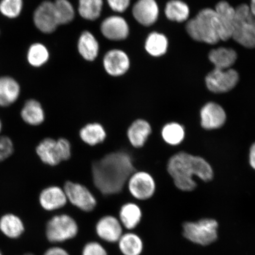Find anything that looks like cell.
<instances>
[{"instance_id":"obj_1","label":"cell","mask_w":255,"mask_h":255,"mask_svg":"<svg viewBox=\"0 0 255 255\" xmlns=\"http://www.w3.org/2000/svg\"><path fill=\"white\" fill-rule=\"evenodd\" d=\"M92 171L96 187L102 193L110 195L121 192L135 170L130 155L126 152L118 151L95 161Z\"/></svg>"},{"instance_id":"obj_2","label":"cell","mask_w":255,"mask_h":255,"mask_svg":"<svg viewBox=\"0 0 255 255\" xmlns=\"http://www.w3.org/2000/svg\"><path fill=\"white\" fill-rule=\"evenodd\" d=\"M167 171L173 178L175 186L183 191H191L196 189V176L205 182L213 179V168L205 158L180 152L172 156L167 164Z\"/></svg>"},{"instance_id":"obj_3","label":"cell","mask_w":255,"mask_h":255,"mask_svg":"<svg viewBox=\"0 0 255 255\" xmlns=\"http://www.w3.org/2000/svg\"><path fill=\"white\" fill-rule=\"evenodd\" d=\"M232 38L244 47H255V17L247 4L239 5L235 8Z\"/></svg>"},{"instance_id":"obj_4","label":"cell","mask_w":255,"mask_h":255,"mask_svg":"<svg viewBox=\"0 0 255 255\" xmlns=\"http://www.w3.org/2000/svg\"><path fill=\"white\" fill-rule=\"evenodd\" d=\"M215 9L204 8L199 12L195 17L187 22L186 30L194 40L209 44H215L220 40L213 26L212 18Z\"/></svg>"},{"instance_id":"obj_5","label":"cell","mask_w":255,"mask_h":255,"mask_svg":"<svg viewBox=\"0 0 255 255\" xmlns=\"http://www.w3.org/2000/svg\"><path fill=\"white\" fill-rule=\"evenodd\" d=\"M218 223L212 219H203L196 222H186L183 225V235L194 244L207 246L218 238Z\"/></svg>"},{"instance_id":"obj_6","label":"cell","mask_w":255,"mask_h":255,"mask_svg":"<svg viewBox=\"0 0 255 255\" xmlns=\"http://www.w3.org/2000/svg\"><path fill=\"white\" fill-rule=\"evenodd\" d=\"M46 232L48 240L57 243L75 238L78 233V226L69 215H56L48 222Z\"/></svg>"},{"instance_id":"obj_7","label":"cell","mask_w":255,"mask_h":255,"mask_svg":"<svg viewBox=\"0 0 255 255\" xmlns=\"http://www.w3.org/2000/svg\"><path fill=\"white\" fill-rule=\"evenodd\" d=\"M235 15V8L228 2L220 1L216 5L212 22L220 40L227 41L232 37Z\"/></svg>"},{"instance_id":"obj_8","label":"cell","mask_w":255,"mask_h":255,"mask_svg":"<svg viewBox=\"0 0 255 255\" xmlns=\"http://www.w3.org/2000/svg\"><path fill=\"white\" fill-rule=\"evenodd\" d=\"M239 80L238 73L235 69H215L206 77V84L210 91L215 94L226 93L237 86Z\"/></svg>"},{"instance_id":"obj_9","label":"cell","mask_w":255,"mask_h":255,"mask_svg":"<svg viewBox=\"0 0 255 255\" xmlns=\"http://www.w3.org/2000/svg\"><path fill=\"white\" fill-rule=\"evenodd\" d=\"M67 199L82 211H92L97 206V200L87 187L73 181H67L63 188Z\"/></svg>"},{"instance_id":"obj_10","label":"cell","mask_w":255,"mask_h":255,"mask_svg":"<svg viewBox=\"0 0 255 255\" xmlns=\"http://www.w3.org/2000/svg\"><path fill=\"white\" fill-rule=\"evenodd\" d=\"M129 193L136 199L145 200L154 195L156 184L154 178L145 171H135L127 181Z\"/></svg>"},{"instance_id":"obj_11","label":"cell","mask_w":255,"mask_h":255,"mask_svg":"<svg viewBox=\"0 0 255 255\" xmlns=\"http://www.w3.org/2000/svg\"><path fill=\"white\" fill-rule=\"evenodd\" d=\"M35 26L43 33L50 34L56 30L57 22L53 2L44 1L38 6L34 12Z\"/></svg>"},{"instance_id":"obj_12","label":"cell","mask_w":255,"mask_h":255,"mask_svg":"<svg viewBox=\"0 0 255 255\" xmlns=\"http://www.w3.org/2000/svg\"><path fill=\"white\" fill-rule=\"evenodd\" d=\"M227 116L224 109L218 104L207 103L200 111L201 126L207 130L219 129L224 126Z\"/></svg>"},{"instance_id":"obj_13","label":"cell","mask_w":255,"mask_h":255,"mask_svg":"<svg viewBox=\"0 0 255 255\" xmlns=\"http://www.w3.org/2000/svg\"><path fill=\"white\" fill-rule=\"evenodd\" d=\"M101 31L107 39L121 41L128 36L129 27L125 18L120 15H112L102 22Z\"/></svg>"},{"instance_id":"obj_14","label":"cell","mask_w":255,"mask_h":255,"mask_svg":"<svg viewBox=\"0 0 255 255\" xmlns=\"http://www.w3.org/2000/svg\"><path fill=\"white\" fill-rule=\"evenodd\" d=\"M103 64L105 71L112 76H120L125 74L130 67V60L123 50L113 49L105 54Z\"/></svg>"},{"instance_id":"obj_15","label":"cell","mask_w":255,"mask_h":255,"mask_svg":"<svg viewBox=\"0 0 255 255\" xmlns=\"http://www.w3.org/2000/svg\"><path fill=\"white\" fill-rule=\"evenodd\" d=\"M132 14L136 21L144 26H150L157 21L159 8L155 0H138L132 8Z\"/></svg>"},{"instance_id":"obj_16","label":"cell","mask_w":255,"mask_h":255,"mask_svg":"<svg viewBox=\"0 0 255 255\" xmlns=\"http://www.w3.org/2000/svg\"><path fill=\"white\" fill-rule=\"evenodd\" d=\"M99 237L108 242H117L123 235L122 224L119 219L113 216L102 218L96 226Z\"/></svg>"},{"instance_id":"obj_17","label":"cell","mask_w":255,"mask_h":255,"mask_svg":"<svg viewBox=\"0 0 255 255\" xmlns=\"http://www.w3.org/2000/svg\"><path fill=\"white\" fill-rule=\"evenodd\" d=\"M68 199L64 189L56 186L45 188L41 191L39 203L41 207L47 211H53L65 206Z\"/></svg>"},{"instance_id":"obj_18","label":"cell","mask_w":255,"mask_h":255,"mask_svg":"<svg viewBox=\"0 0 255 255\" xmlns=\"http://www.w3.org/2000/svg\"><path fill=\"white\" fill-rule=\"evenodd\" d=\"M36 152L40 160L50 166H55L63 161L57 140L53 138L42 140L37 146Z\"/></svg>"},{"instance_id":"obj_19","label":"cell","mask_w":255,"mask_h":255,"mask_svg":"<svg viewBox=\"0 0 255 255\" xmlns=\"http://www.w3.org/2000/svg\"><path fill=\"white\" fill-rule=\"evenodd\" d=\"M20 85L13 78L0 77V107H8L14 104L20 97Z\"/></svg>"},{"instance_id":"obj_20","label":"cell","mask_w":255,"mask_h":255,"mask_svg":"<svg viewBox=\"0 0 255 255\" xmlns=\"http://www.w3.org/2000/svg\"><path fill=\"white\" fill-rule=\"evenodd\" d=\"M152 132V128L147 121L138 119L130 124L127 130V136L133 147L141 148Z\"/></svg>"},{"instance_id":"obj_21","label":"cell","mask_w":255,"mask_h":255,"mask_svg":"<svg viewBox=\"0 0 255 255\" xmlns=\"http://www.w3.org/2000/svg\"><path fill=\"white\" fill-rule=\"evenodd\" d=\"M20 114L24 122L31 126H40L45 120L42 106L39 101L33 99L25 102Z\"/></svg>"},{"instance_id":"obj_22","label":"cell","mask_w":255,"mask_h":255,"mask_svg":"<svg viewBox=\"0 0 255 255\" xmlns=\"http://www.w3.org/2000/svg\"><path fill=\"white\" fill-rule=\"evenodd\" d=\"M237 53L231 48L221 47L213 49L209 54V59L215 66V69H231L237 59Z\"/></svg>"},{"instance_id":"obj_23","label":"cell","mask_w":255,"mask_h":255,"mask_svg":"<svg viewBox=\"0 0 255 255\" xmlns=\"http://www.w3.org/2000/svg\"><path fill=\"white\" fill-rule=\"evenodd\" d=\"M78 49L83 58L88 61H93L98 55L100 45L93 34L85 31L79 37Z\"/></svg>"},{"instance_id":"obj_24","label":"cell","mask_w":255,"mask_h":255,"mask_svg":"<svg viewBox=\"0 0 255 255\" xmlns=\"http://www.w3.org/2000/svg\"><path fill=\"white\" fill-rule=\"evenodd\" d=\"M81 139L87 144L95 146L103 142L107 137L104 127L100 123H89L80 130Z\"/></svg>"},{"instance_id":"obj_25","label":"cell","mask_w":255,"mask_h":255,"mask_svg":"<svg viewBox=\"0 0 255 255\" xmlns=\"http://www.w3.org/2000/svg\"><path fill=\"white\" fill-rule=\"evenodd\" d=\"M141 210L136 204L128 203L121 207L120 222L126 229L132 230L135 228L141 222Z\"/></svg>"},{"instance_id":"obj_26","label":"cell","mask_w":255,"mask_h":255,"mask_svg":"<svg viewBox=\"0 0 255 255\" xmlns=\"http://www.w3.org/2000/svg\"><path fill=\"white\" fill-rule=\"evenodd\" d=\"M0 230L6 237L16 239L20 237L24 231L23 222L13 214H7L0 219Z\"/></svg>"},{"instance_id":"obj_27","label":"cell","mask_w":255,"mask_h":255,"mask_svg":"<svg viewBox=\"0 0 255 255\" xmlns=\"http://www.w3.org/2000/svg\"><path fill=\"white\" fill-rule=\"evenodd\" d=\"M168 40L164 34L152 32L146 38L145 49L149 55L154 57L164 55L167 52Z\"/></svg>"},{"instance_id":"obj_28","label":"cell","mask_w":255,"mask_h":255,"mask_svg":"<svg viewBox=\"0 0 255 255\" xmlns=\"http://www.w3.org/2000/svg\"><path fill=\"white\" fill-rule=\"evenodd\" d=\"M189 14V6L181 0H171L165 6V14L171 21L181 23L187 20Z\"/></svg>"},{"instance_id":"obj_29","label":"cell","mask_w":255,"mask_h":255,"mask_svg":"<svg viewBox=\"0 0 255 255\" xmlns=\"http://www.w3.org/2000/svg\"><path fill=\"white\" fill-rule=\"evenodd\" d=\"M103 4V0H79V14L85 20H97L101 14Z\"/></svg>"},{"instance_id":"obj_30","label":"cell","mask_w":255,"mask_h":255,"mask_svg":"<svg viewBox=\"0 0 255 255\" xmlns=\"http://www.w3.org/2000/svg\"><path fill=\"white\" fill-rule=\"evenodd\" d=\"M185 129L183 126L177 123H170L162 128L161 135L164 141L173 146L180 144L185 138Z\"/></svg>"},{"instance_id":"obj_31","label":"cell","mask_w":255,"mask_h":255,"mask_svg":"<svg viewBox=\"0 0 255 255\" xmlns=\"http://www.w3.org/2000/svg\"><path fill=\"white\" fill-rule=\"evenodd\" d=\"M119 247L124 255H139L143 250V243L138 235L129 233L121 237Z\"/></svg>"},{"instance_id":"obj_32","label":"cell","mask_w":255,"mask_h":255,"mask_svg":"<svg viewBox=\"0 0 255 255\" xmlns=\"http://www.w3.org/2000/svg\"><path fill=\"white\" fill-rule=\"evenodd\" d=\"M49 59V52L43 44L35 43L28 48L27 59L28 63L34 68H39L46 64Z\"/></svg>"},{"instance_id":"obj_33","label":"cell","mask_w":255,"mask_h":255,"mask_svg":"<svg viewBox=\"0 0 255 255\" xmlns=\"http://www.w3.org/2000/svg\"><path fill=\"white\" fill-rule=\"evenodd\" d=\"M53 4L59 25L69 24L74 19L75 9L69 0H55Z\"/></svg>"},{"instance_id":"obj_34","label":"cell","mask_w":255,"mask_h":255,"mask_svg":"<svg viewBox=\"0 0 255 255\" xmlns=\"http://www.w3.org/2000/svg\"><path fill=\"white\" fill-rule=\"evenodd\" d=\"M23 8V0H1L0 12L9 19L17 18Z\"/></svg>"},{"instance_id":"obj_35","label":"cell","mask_w":255,"mask_h":255,"mask_svg":"<svg viewBox=\"0 0 255 255\" xmlns=\"http://www.w3.org/2000/svg\"><path fill=\"white\" fill-rule=\"evenodd\" d=\"M14 152L12 140L7 136H0V162L4 161Z\"/></svg>"},{"instance_id":"obj_36","label":"cell","mask_w":255,"mask_h":255,"mask_svg":"<svg viewBox=\"0 0 255 255\" xmlns=\"http://www.w3.org/2000/svg\"><path fill=\"white\" fill-rule=\"evenodd\" d=\"M82 255H108L106 250L97 242H89L82 251Z\"/></svg>"},{"instance_id":"obj_37","label":"cell","mask_w":255,"mask_h":255,"mask_svg":"<svg viewBox=\"0 0 255 255\" xmlns=\"http://www.w3.org/2000/svg\"><path fill=\"white\" fill-rule=\"evenodd\" d=\"M110 7L115 12L122 13L129 7L130 0H107Z\"/></svg>"},{"instance_id":"obj_38","label":"cell","mask_w":255,"mask_h":255,"mask_svg":"<svg viewBox=\"0 0 255 255\" xmlns=\"http://www.w3.org/2000/svg\"><path fill=\"white\" fill-rule=\"evenodd\" d=\"M58 143L60 152H61L62 158L63 161H67L71 158V143L66 138H59L57 140Z\"/></svg>"},{"instance_id":"obj_39","label":"cell","mask_w":255,"mask_h":255,"mask_svg":"<svg viewBox=\"0 0 255 255\" xmlns=\"http://www.w3.org/2000/svg\"><path fill=\"white\" fill-rule=\"evenodd\" d=\"M44 255H70L68 252L62 248L54 247L47 250Z\"/></svg>"},{"instance_id":"obj_40","label":"cell","mask_w":255,"mask_h":255,"mask_svg":"<svg viewBox=\"0 0 255 255\" xmlns=\"http://www.w3.org/2000/svg\"><path fill=\"white\" fill-rule=\"evenodd\" d=\"M249 158L251 167L255 170V142L251 146Z\"/></svg>"},{"instance_id":"obj_41","label":"cell","mask_w":255,"mask_h":255,"mask_svg":"<svg viewBox=\"0 0 255 255\" xmlns=\"http://www.w3.org/2000/svg\"><path fill=\"white\" fill-rule=\"evenodd\" d=\"M250 7L251 13L255 17V0H251Z\"/></svg>"},{"instance_id":"obj_42","label":"cell","mask_w":255,"mask_h":255,"mask_svg":"<svg viewBox=\"0 0 255 255\" xmlns=\"http://www.w3.org/2000/svg\"><path fill=\"white\" fill-rule=\"evenodd\" d=\"M2 128V122H1V120H0V133H1V132Z\"/></svg>"},{"instance_id":"obj_43","label":"cell","mask_w":255,"mask_h":255,"mask_svg":"<svg viewBox=\"0 0 255 255\" xmlns=\"http://www.w3.org/2000/svg\"><path fill=\"white\" fill-rule=\"evenodd\" d=\"M32 255V254H27V255Z\"/></svg>"},{"instance_id":"obj_44","label":"cell","mask_w":255,"mask_h":255,"mask_svg":"<svg viewBox=\"0 0 255 255\" xmlns=\"http://www.w3.org/2000/svg\"><path fill=\"white\" fill-rule=\"evenodd\" d=\"M0 255H2L1 253V251H0Z\"/></svg>"}]
</instances>
